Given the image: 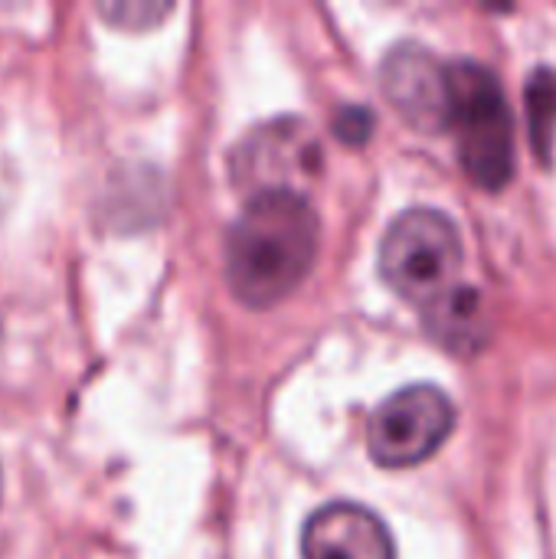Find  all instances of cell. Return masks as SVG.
<instances>
[{
    "label": "cell",
    "instance_id": "cell-1",
    "mask_svg": "<svg viewBox=\"0 0 556 559\" xmlns=\"http://www.w3.org/2000/svg\"><path fill=\"white\" fill-rule=\"evenodd\" d=\"M321 223L301 190L249 197L226 236V282L246 308H272L298 292L318 259Z\"/></svg>",
    "mask_w": 556,
    "mask_h": 559
},
{
    "label": "cell",
    "instance_id": "cell-2",
    "mask_svg": "<svg viewBox=\"0 0 556 559\" xmlns=\"http://www.w3.org/2000/svg\"><path fill=\"white\" fill-rule=\"evenodd\" d=\"M449 131L469 180L482 190H505L514 177V115L488 66L452 59Z\"/></svg>",
    "mask_w": 556,
    "mask_h": 559
},
{
    "label": "cell",
    "instance_id": "cell-3",
    "mask_svg": "<svg viewBox=\"0 0 556 559\" xmlns=\"http://www.w3.org/2000/svg\"><path fill=\"white\" fill-rule=\"evenodd\" d=\"M465 246L459 226L439 210H406L380 242L383 282L419 311L452 292L462 272Z\"/></svg>",
    "mask_w": 556,
    "mask_h": 559
},
{
    "label": "cell",
    "instance_id": "cell-4",
    "mask_svg": "<svg viewBox=\"0 0 556 559\" xmlns=\"http://www.w3.org/2000/svg\"><path fill=\"white\" fill-rule=\"evenodd\" d=\"M456 429L452 400L433 386L416 383L387 396L367 423V452L383 468H413L433 459Z\"/></svg>",
    "mask_w": 556,
    "mask_h": 559
},
{
    "label": "cell",
    "instance_id": "cell-5",
    "mask_svg": "<svg viewBox=\"0 0 556 559\" xmlns=\"http://www.w3.org/2000/svg\"><path fill=\"white\" fill-rule=\"evenodd\" d=\"M233 180L256 193L298 190L295 183L321 170V144L298 118H275L252 128L233 151Z\"/></svg>",
    "mask_w": 556,
    "mask_h": 559
},
{
    "label": "cell",
    "instance_id": "cell-6",
    "mask_svg": "<svg viewBox=\"0 0 556 559\" xmlns=\"http://www.w3.org/2000/svg\"><path fill=\"white\" fill-rule=\"evenodd\" d=\"M380 88L406 124L426 134L449 131L452 62H442L419 43H400L380 66Z\"/></svg>",
    "mask_w": 556,
    "mask_h": 559
},
{
    "label": "cell",
    "instance_id": "cell-7",
    "mask_svg": "<svg viewBox=\"0 0 556 559\" xmlns=\"http://www.w3.org/2000/svg\"><path fill=\"white\" fill-rule=\"evenodd\" d=\"M301 559H397L387 524L351 501L318 508L301 531Z\"/></svg>",
    "mask_w": 556,
    "mask_h": 559
},
{
    "label": "cell",
    "instance_id": "cell-8",
    "mask_svg": "<svg viewBox=\"0 0 556 559\" xmlns=\"http://www.w3.org/2000/svg\"><path fill=\"white\" fill-rule=\"evenodd\" d=\"M423 324L436 344L452 354H475L488 341V311L472 285H456L442 298L423 308Z\"/></svg>",
    "mask_w": 556,
    "mask_h": 559
},
{
    "label": "cell",
    "instance_id": "cell-9",
    "mask_svg": "<svg viewBox=\"0 0 556 559\" xmlns=\"http://www.w3.org/2000/svg\"><path fill=\"white\" fill-rule=\"evenodd\" d=\"M528 128L537 157L547 164L556 141V72L537 69L528 82Z\"/></svg>",
    "mask_w": 556,
    "mask_h": 559
},
{
    "label": "cell",
    "instance_id": "cell-10",
    "mask_svg": "<svg viewBox=\"0 0 556 559\" xmlns=\"http://www.w3.org/2000/svg\"><path fill=\"white\" fill-rule=\"evenodd\" d=\"M98 13L121 29H147L161 23L170 13V3H151V0H118V3H102Z\"/></svg>",
    "mask_w": 556,
    "mask_h": 559
},
{
    "label": "cell",
    "instance_id": "cell-11",
    "mask_svg": "<svg viewBox=\"0 0 556 559\" xmlns=\"http://www.w3.org/2000/svg\"><path fill=\"white\" fill-rule=\"evenodd\" d=\"M370 128H374V115L367 108H357V105H347L334 118V134L347 144H364L370 138Z\"/></svg>",
    "mask_w": 556,
    "mask_h": 559
}]
</instances>
